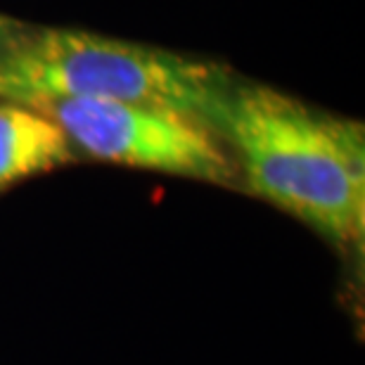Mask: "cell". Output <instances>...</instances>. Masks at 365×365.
<instances>
[{
    "label": "cell",
    "mask_w": 365,
    "mask_h": 365,
    "mask_svg": "<svg viewBox=\"0 0 365 365\" xmlns=\"http://www.w3.org/2000/svg\"><path fill=\"white\" fill-rule=\"evenodd\" d=\"M216 135L240 159L247 187L334 245L361 242L365 228L363 126L323 114L284 93L235 83Z\"/></svg>",
    "instance_id": "1"
},
{
    "label": "cell",
    "mask_w": 365,
    "mask_h": 365,
    "mask_svg": "<svg viewBox=\"0 0 365 365\" xmlns=\"http://www.w3.org/2000/svg\"><path fill=\"white\" fill-rule=\"evenodd\" d=\"M235 81L218 64L74 29L5 34L0 41V98L105 100L178 112L216 133Z\"/></svg>",
    "instance_id": "2"
},
{
    "label": "cell",
    "mask_w": 365,
    "mask_h": 365,
    "mask_svg": "<svg viewBox=\"0 0 365 365\" xmlns=\"http://www.w3.org/2000/svg\"><path fill=\"white\" fill-rule=\"evenodd\" d=\"M36 112L53 119L71 148L105 162L228 185L237 166L214 130L178 112L105 100H43Z\"/></svg>",
    "instance_id": "3"
},
{
    "label": "cell",
    "mask_w": 365,
    "mask_h": 365,
    "mask_svg": "<svg viewBox=\"0 0 365 365\" xmlns=\"http://www.w3.org/2000/svg\"><path fill=\"white\" fill-rule=\"evenodd\" d=\"M74 159L67 135L34 107L0 105V190Z\"/></svg>",
    "instance_id": "4"
},
{
    "label": "cell",
    "mask_w": 365,
    "mask_h": 365,
    "mask_svg": "<svg viewBox=\"0 0 365 365\" xmlns=\"http://www.w3.org/2000/svg\"><path fill=\"white\" fill-rule=\"evenodd\" d=\"M7 26H10V24H7V19H5V17H0V41L5 38V34H7Z\"/></svg>",
    "instance_id": "5"
}]
</instances>
